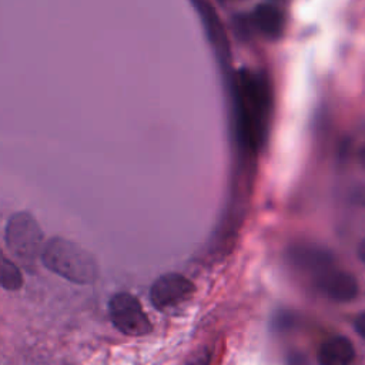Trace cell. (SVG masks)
I'll use <instances>...</instances> for the list:
<instances>
[{
    "label": "cell",
    "instance_id": "9",
    "mask_svg": "<svg viewBox=\"0 0 365 365\" xmlns=\"http://www.w3.org/2000/svg\"><path fill=\"white\" fill-rule=\"evenodd\" d=\"M254 26L268 38H278L284 31V16L271 4H259L252 13Z\"/></svg>",
    "mask_w": 365,
    "mask_h": 365
},
{
    "label": "cell",
    "instance_id": "8",
    "mask_svg": "<svg viewBox=\"0 0 365 365\" xmlns=\"http://www.w3.org/2000/svg\"><path fill=\"white\" fill-rule=\"evenodd\" d=\"M354 346L345 336H331L318 349L319 365H348L354 359Z\"/></svg>",
    "mask_w": 365,
    "mask_h": 365
},
{
    "label": "cell",
    "instance_id": "2",
    "mask_svg": "<svg viewBox=\"0 0 365 365\" xmlns=\"http://www.w3.org/2000/svg\"><path fill=\"white\" fill-rule=\"evenodd\" d=\"M40 258L47 269L74 284H91L98 274L91 254L61 237L50 238L44 244Z\"/></svg>",
    "mask_w": 365,
    "mask_h": 365
},
{
    "label": "cell",
    "instance_id": "6",
    "mask_svg": "<svg viewBox=\"0 0 365 365\" xmlns=\"http://www.w3.org/2000/svg\"><path fill=\"white\" fill-rule=\"evenodd\" d=\"M315 287L327 295L329 299L345 302L356 297L358 294V284L355 278L341 269L334 267L325 269L319 275L314 278Z\"/></svg>",
    "mask_w": 365,
    "mask_h": 365
},
{
    "label": "cell",
    "instance_id": "12",
    "mask_svg": "<svg viewBox=\"0 0 365 365\" xmlns=\"http://www.w3.org/2000/svg\"><path fill=\"white\" fill-rule=\"evenodd\" d=\"M211 361V349L208 346H201L191 352L190 356L185 358L182 365H210Z\"/></svg>",
    "mask_w": 365,
    "mask_h": 365
},
{
    "label": "cell",
    "instance_id": "5",
    "mask_svg": "<svg viewBox=\"0 0 365 365\" xmlns=\"http://www.w3.org/2000/svg\"><path fill=\"white\" fill-rule=\"evenodd\" d=\"M194 284L178 272H168L158 277L151 285V304L161 311L174 308L188 301L194 294Z\"/></svg>",
    "mask_w": 365,
    "mask_h": 365
},
{
    "label": "cell",
    "instance_id": "13",
    "mask_svg": "<svg viewBox=\"0 0 365 365\" xmlns=\"http://www.w3.org/2000/svg\"><path fill=\"white\" fill-rule=\"evenodd\" d=\"M354 327H355V331H356L362 338H365V311H362L361 314H358V317L355 318Z\"/></svg>",
    "mask_w": 365,
    "mask_h": 365
},
{
    "label": "cell",
    "instance_id": "16",
    "mask_svg": "<svg viewBox=\"0 0 365 365\" xmlns=\"http://www.w3.org/2000/svg\"><path fill=\"white\" fill-rule=\"evenodd\" d=\"M359 161H361V164H362V167L365 168V147L361 150V153H359Z\"/></svg>",
    "mask_w": 365,
    "mask_h": 365
},
{
    "label": "cell",
    "instance_id": "7",
    "mask_svg": "<svg viewBox=\"0 0 365 365\" xmlns=\"http://www.w3.org/2000/svg\"><path fill=\"white\" fill-rule=\"evenodd\" d=\"M291 259L295 267L309 274L312 278L334 267L332 255L327 250L315 245L295 247L291 252Z\"/></svg>",
    "mask_w": 365,
    "mask_h": 365
},
{
    "label": "cell",
    "instance_id": "11",
    "mask_svg": "<svg viewBox=\"0 0 365 365\" xmlns=\"http://www.w3.org/2000/svg\"><path fill=\"white\" fill-rule=\"evenodd\" d=\"M0 285L7 291H17L23 285V277L20 269L9 258L3 257L0 267Z\"/></svg>",
    "mask_w": 365,
    "mask_h": 365
},
{
    "label": "cell",
    "instance_id": "10",
    "mask_svg": "<svg viewBox=\"0 0 365 365\" xmlns=\"http://www.w3.org/2000/svg\"><path fill=\"white\" fill-rule=\"evenodd\" d=\"M192 4L197 7L200 16L204 20V26L208 31L210 38L212 40L214 46L217 47L218 53L225 57L228 54V46H227V38L222 30V26L220 24L218 17L215 16L212 7L205 1V0H191Z\"/></svg>",
    "mask_w": 365,
    "mask_h": 365
},
{
    "label": "cell",
    "instance_id": "15",
    "mask_svg": "<svg viewBox=\"0 0 365 365\" xmlns=\"http://www.w3.org/2000/svg\"><path fill=\"white\" fill-rule=\"evenodd\" d=\"M358 255H359V258L365 262V238L359 242V245H358Z\"/></svg>",
    "mask_w": 365,
    "mask_h": 365
},
{
    "label": "cell",
    "instance_id": "1",
    "mask_svg": "<svg viewBox=\"0 0 365 365\" xmlns=\"http://www.w3.org/2000/svg\"><path fill=\"white\" fill-rule=\"evenodd\" d=\"M271 100V88L262 74L248 70L238 73L235 83L238 128L242 141L250 147H258L264 140Z\"/></svg>",
    "mask_w": 365,
    "mask_h": 365
},
{
    "label": "cell",
    "instance_id": "14",
    "mask_svg": "<svg viewBox=\"0 0 365 365\" xmlns=\"http://www.w3.org/2000/svg\"><path fill=\"white\" fill-rule=\"evenodd\" d=\"M288 362H289V365H308L307 364V358L304 355H301V354L291 355L288 358Z\"/></svg>",
    "mask_w": 365,
    "mask_h": 365
},
{
    "label": "cell",
    "instance_id": "3",
    "mask_svg": "<svg viewBox=\"0 0 365 365\" xmlns=\"http://www.w3.org/2000/svg\"><path fill=\"white\" fill-rule=\"evenodd\" d=\"M4 241L9 251L27 265L41 257L44 248L43 231L34 217L26 211H19L9 218Z\"/></svg>",
    "mask_w": 365,
    "mask_h": 365
},
{
    "label": "cell",
    "instance_id": "4",
    "mask_svg": "<svg viewBox=\"0 0 365 365\" xmlns=\"http://www.w3.org/2000/svg\"><path fill=\"white\" fill-rule=\"evenodd\" d=\"M108 314L115 329L124 335L143 336L151 332V322L140 301L128 292H118L111 297Z\"/></svg>",
    "mask_w": 365,
    "mask_h": 365
}]
</instances>
